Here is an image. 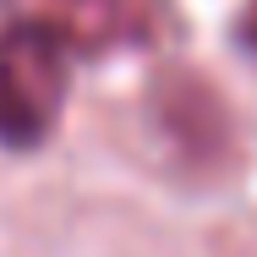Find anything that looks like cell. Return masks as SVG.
<instances>
[{
  "label": "cell",
  "instance_id": "1",
  "mask_svg": "<svg viewBox=\"0 0 257 257\" xmlns=\"http://www.w3.org/2000/svg\"><path fill=\"white\" fill-rule=\"evenodd\" d=\"M71 93V39L44 22L22 17L0 28V143L39 148L55 132Z\"/></svg>",
  "mask_w": 257,
  "mask_h": 257
},
{
  "label": "cell",
  "instance_id": "2",
  "mask_svg": "<svg viewBox=\"0 0 257 257\" xmlns=\"http://www.w3.org/2000/svg\"><path fill=\"white\" fill-rule=\"evenodd\" d=\"M235 39H241V44L257 55V0L246 6V11H241V22H235Z\"/></svg>",
  "mask_w": 257,
  "mask_h": 257
}]
</instances>
